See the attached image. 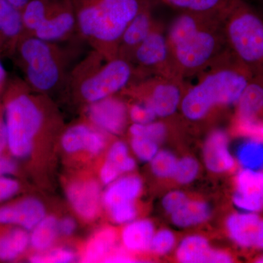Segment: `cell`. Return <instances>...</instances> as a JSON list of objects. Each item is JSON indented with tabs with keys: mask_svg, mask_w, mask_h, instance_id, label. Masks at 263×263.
<instances>
[{
	"mask_svg": "<svg viewBox=\"0 0 263 263\" xmlns=\"http://www.w3.org/2000/svg\"><path fill=\"white\" fill-rule=\"evenodd\" d=\"M224 15L180 12L171 22L166 35L175 66L184 80L201 73L228 50Z\"/></svg>",
	"mask_w": 263,
	"mask_h": 263,
	"instance_id": "6da1fadb",
	"label": "cell"
},
{
	"mask_svg": "<svg viewBox=\"0 0 263 263\" xmlns=\"http://www.w3.org/2000/svg\"><path fill=\"white\" fill-rule=\"evenodd\" d=\"M198 76L196 84L186 87L179 107L183 117L194 123L216 108L235 106L253 78L228 48Z\"/></svg>",
	"mask_w": 263,
	"mask_h": 263,
	"instance_id": "7a4b0ae2",
	"label": "cell"
},
{
	"mask_svg": "<svg viewBox=\"0 0 263 263\" xmlns=\"http://www.w3.org/2000/svg\"><path fill=\"white\" fill-rule=\"evenodd\" d=\"M146 0H71L78 34L108 60L117 57L124 29Z\"/></svg>",
	"mask_w": 263,
	"mask_h": 263,
	"instance_id": "3957f363",
	"label": "cell"
},
{
	"mask_svg": "<svg viewBox=\"0 0 263 263\" xmlns=\"http://www.w3.org/2000/svg\"><path fill=\"white\" fill-rule=\"evenodd\" d=\"M136 67L121 57L108 60L91 50L69 72L64 89L81 103H96L115 96L139 80Z\"/></svg>",
	"mask_w": 263,
	"mask_h": 263,
	"instance_id": "277c9868",
	"label": "cell"
},
{
	"mask_svg": "<svg viewBox=\"0 0 263 263\" xmlns=\"http://www.w3.org/2000/svg\"><path fill=\"white\" fill-rule=\"evenodd\" d=\"M5 108L7 146L19 159L32 153L38 137L51 125V106L48 95L33 91L25 82L15 83Z\"/></svg>",
	"mask_w": 263,
	"mask_h": 263,
	"instance_id": "5b68a950",
	"label": "cell"
},
{
	"mask_svg": "<svg viewBox=\"0 0 263 263\" xmlns=\"http://www.w3.org/2000/svg\"><path fill=\"white\" fill-rule=\"evenodd\" d=\"M15 52L31 89L48 95L65 86L70 72V53L60 43L25 34Z\"/></svg>",
	"mask_w": 263,
	"mask_h": 263,
	"instance_id": "8992f818",
	"label": "cell"
},
{
	"mask_svg": "<svg viewBox=\"0 0 263 263\" xmlns=\"http://www.w3.org/2000/svg\"><path fill=\"white\" fill-rule=\"evenodd\" d=\"M228 50L252 73L263 78V13L247 0H232L223 16Z\"/></svg>",
	"mask_w": 263,
	"mask_h": 263,
	"instance_id": "52a82bcc",
	"label": "cell"
},
{
	"mask_svg": "<svg viewBox=\"0 0 263 263\" xmlns=\"http://www.w3.org/2000/svg\"><path fill=\"white\" fill-rule=\"evenodd\" d=\"M186 83L162 76H149L135 81L121 93L138 98L159 119H167L179 110Z\"/></svg>",
	"mask_w": 263,
	"mask_h": 263,
	"instance_id": "ba28073f",
	"label": "cell"
},
{
	"mask_svg": "<svg viewBox=\"0 0 263 263\" xmlns=\"http://www.w3.org/2000/svg\"><path fill=\"white\" fill-rule=\"evenodd\" d=\"M140 79L149 76H162L183 80L173 60L163 26L156 22L143 42L136 48L132 57Z\"/></svg>",
	"mask_w": 263,
	"mask_h": 263,
	"instance_id": "9c48e42d",
	"label": "cell"
},
{
	"mask_svg": "<svg viewBox=\"0 0 263 263\" xmlns=\"http://www.w3.org/2000/svg\"><path fill=\"white\" fill-rule=\"evenodd\" d=\"M78 34L77 20L71 0H56L32 35L48 42L60 43Z\"/></svg>",
	"mask_w": 263,
	"mask_h": 263,
	"instance_id": "30bf717a",
	"label": "cell"
},
{
	"mask_svg": "<svg viewBox=\"0 0 263 263\" xmlns=\"http://www.w3.org/2000/svg\"><path fill=\"white\" fill-rule=\"evenodd\" d=\"M86 107L88 122L105 134L118 136L127 127L128 107L116 95Z\"/></svg>",
	"mask_w": 263,
	"mask_h": 263,
	"instance_id": "8fae6325",
	"label": "cell"
},
{
	"mask_svg": "<svg viewBox=\"0 0 263 263\" xmlns=\"http://www.w3.org/2000/svg\"><path fill=\"white\" fill-rule=\"evenodd\" d=\"M106 136L89 122L77 123L62 133L61 146L68 154L84 152L96 156L102 153L106 147Z\"/></svg>",
	"mask_w": 263,
	"mask_h": 263,
	"instance_id": "7c38bea8",
	"label": "cell"
},
{
	"mask_svg": "<svg viewBox=\"0 0 263 263\" xmlns=\"http://www.w3.org/2000/svg\"><path fill=\"white\" fill-rule=\"evenodd\" d=\"M230 239L245 249L263 250V219L253 212H239L231 214L226 221Z\"/></svg>",
	"mask_w": 263,
	"mask_h": 263,
	"instance_id": "4fadbf2b",
	"label": "cell"
},
{
	"mask_svg": "<svg viewBox=\"0 0 263 263\" xmlns=\"http://www.w3.org/2000/svg\"><path fill=\"white\" fill-rule=\"evenodd\" d=\"M233 204L246 212L263 209V171L242 168L235 178Z\"/></svg>",
	"mask_w": 263,
	"mask_h": 263,
	"instance_id": "5bb4252c",
	"label": "cell"
},
{
	"mask_svg": "<svg viewBox=\"0 0 263 263\" xmlns=\"http://www.w3.org/2000/svg\"><path fill=\"white\" fill-rule=\"evenodd\" d=\"M67 197L74 212L83 219L91 221L98 217L103 205V193L96 180L81 179L70 183Z\"/></svg>",
	"mask_w": 263,
	"mask_h": 263,
	"instance_id": "9a60e30c",
	"label": "cell"
},
{
	"mask_svg": "<svg viewBox=\"0 0 263 263\" xmlns=\"http://www.w3.org/2000/svg\"><path fill=\"white\" fill-rule=\"evenodd\" d=\"M153 4L152 0H146L124 29L119 42L117 57L131 62L136 48L146 39L157 22L152 14Z\"/></svg>",
	"mask_w": 263,
	"mask_h": 263,
	"instance_id": "2e32d148",
	"label": "cell"
},
{
	"mask_svg": "<svg viewBox=\"0 0 263 263\" xmlns=\"http://www.w3.org/2000/svg\"><path fill=\"white\" fill-rule=\"evenodd\" d=\"M46 216L43 202L29 197L0 209V224H15L24 230H32Z\"/></svg>",
	"mask_w": 263,
	"mask_h": 263,
	"instance_id": "e0dca14e",
	"label": "cell"
},
{
	"mask_svg": "<svg viewBox=\"0 0 263 263\" xmlns=\"http://www.w3.org/2000/svg\"><path fill=\"white\" fill-rule=\"evenodd\" d=\"M205 167L214 174L229 172L235 167V160L229 148V139L224 132H213L203 148Z\"/></svg>",
	"mask_w": 263,
	"mask_h": 263,
	"instance_id": "ac0fdd59",
	"label": "cell"
},
{
	"mask_svg": "<svg viewBox=\"0 0 263 263\" xmlns=\"http://www.w3.org/2000/svg\"><path fill=\"white\" fill-rule=\"evenodd\" d=\"M25 34L22 11L7 0H0V53H14Z\"/></svg>",
	"mask_w": 263,
	"mask_h": 263,
	"instance_id": "d6986e66",
	"label": "cell"
},
{
	"mask_svg": "<svg viewBox=\"0 0 263 263\" xmlns=\"http://www.w3.org/2000/svg\"><path fill=\"white\" fill-rule=\"evenodd\" d=\"M136 167V160L129 156L127 145L122 141H115L110 146L100 169V181L108 186L121 176L130 174Z\"/></svg>",
	"mask_w": 263,
	"mask_h": 263,
	"instance_id": "ffe728a7",
	"label": "cell"
},
{
	"mask_svg": "<svg viewBox=\"0 0 263 263\" xmlns=\"http://www.w3.org/2000/svg\"><path fill=\"white\" fill-rule=\"evenodd\" d=\"M238 122H262L263 78L253 77L241 95L236 105ZM263 123V122H262Z\"/></svg>",
	"mask_w": 263,
	"mask_h": 263,
	"instance_id": "44dd1931",
	"label": "cell"
},
{
	"mask_svg": "<svg viewBox=\"0 0 263 263\" xmlns=\"http://www.w3.org/2000/svg\"><path fill=\"white\" fill-rule=\"evenodd\" d=\"M142 189L141 178L135 175H124L108 185L103 193V205L108 209L118 204L135 202L141 195Z\"/></svg>",
	"mask_w": 263,
	"mask_h": 263,
	"instance_id": "7402d4cb",
	"label": "cell"
},
{
	"mask_svg": "<svg viewBox=\"0 0 263 263\" xmlns=\"http://www.w3.org/2000/svg\"><path fill=\"white\" fill-rule=\"evenodd\" d=\"M176 256L181 263H216L218 250L212 248L205 237L192 235L180 242Z\"/></svg>",
	"mask_w": 263,
	"mask_h": 263,
	"instance_id": "603a6c76",
	"label": "cell"
},
{
	"mask_svg": "<svg viewBox=\"0 0 263 263\" xmlns=\"http://www.w3.org/2000/svg\"><path fill=\"white\" fill-rule=\"evenodd\" d=\"M155 229L148 219H135L126 224L121 234L122 245L128 252H143L149 250Z\"/></svg>",
	"mask_w": 263,
	"mask_h": 263,
	"instance_id": "cb8c5ba5",
	"label": "cell"
},
{
	"mask_svg": "<svg viewBox=\"0 0 263 263\" xmlns=\"http://www.w3.org/2000/svg\"><path fill=\"white\" fill-rule=\"evenodd\" d=\"M117 241V232L111 228L99 230L87 242L83 254L84 262L103 261L113 252Z\"/></svg>",
	"mask_w": 263,
	"mask_h": 263,
	"instance_id": "d4e9b609",
	"label": "cell"
},
{
	"mask_svg": "<svg viewBox=\"0 0 263 263\" xmlns=\"http://www.w3.org/2000/svg\"><path fill=\"white\" fill-rule=\"evenodd\" d=\"M180 12L200 14L223 15L232 0H152Z\"/></svg>",
	"mask_w": 263,
	"mask_h": 263,
	"instance_id": "484cf974",
	"label": "cell"
},
{
	"mask_svg": "<svg viewBox=\"0 0 263 263\" xmlns=\"http://www.w3.org/2000/svg\"><path fill=\"white\" fill-rule=\"evenodd\" d=\"M212 208L208 202L202 200H190L171 216L175 226L180 228L198 226L210 219Z\"/></svg>",
	"mask_w": 263,
	"mask_h": 263,
	"instance_id": "4316f807",
	"label": "cell"
},
{
	"mask_svg": "<svg viewBox=\"0 0 263 263\" xmlns=\"http://www.w3.org/2000/svg\"><path fill=\"white\" fill-rule=\"evenodd\" d=\"M57 218L46 216L34 227L29 234V245L37 252L48 250L60 233Z\"/></svg>",
	"mask_w": 263,
	"mask_h": 263,
	"instance_id": "83f0119b",
	"label": "cell"
},
{
	"mask_svg": "<svg viewBox=\"0 0 263 263\" xmlns=\"http://www.w3.org/2000/svg\"><path fill=\"white\" fill-rule=\"evenodd\" d=\"M29 245L27 230L18 228L0 237V260L12 261L24 253Z\"/></svg>",
	"mask_w": 263,
	"mask_h": 263,
	"instance_id": "f1b7e54d",
	"label": "cell"
},
{
	"mask_svg": "<svg viewBox=\"0 0 263 263\" xmlns=\"http://www.w3.org/2000/svg\"><path fill=\"white\" fill-rule=\"evenodd\" d=\"M56 0H31L22 10L25 33L32 34L43 23Z\"/></svg>",
	"mask_w": 263,
	"mask_h": 263,
	"instance_id": "f546056e",
	"label": "cell"
},
{
	"mask_svg": "<svg viewBox=\"0 0 263 263\" xmlns=\"http://www.w3.org/2000/svg\"><path fill=\"white\" fill-rule=\"evenodd\" d=\"M236 157L243 168L262 170L263 141L249 138L238 147Z\"/></svg>",
	"mask_w": 263,
	"mask_h": 263,
	"instance_id": "4dcf8cb0",
	"label": "cell"
},
{
	"mask_svg": "<svg viewBox=\"0 0 263 263\" xmlns=\"http://www.w3.org/2000/svg\"><path fill=\"white\" fill-rule=\"evenodd\" d=\"M178 159L167 150H160L149 162L152 173L160 179L174 177Z\"/></svg>",
	"mask_w": 263,
	"mask_h": 263,
	"instance_id": "1f68e13d",
	"label": "cell"
},
{
	"mask_svg": "<svg viewBox=\"0 0 263 263\" xmlns=\"http://www.w3.org/2000/svg\"><path fill=\"white\" fill-rule=\"evenodd\" d=\"M200 172V164L192 157H184L178 160L174 179L180 184L186 185L193 182Z\"/></svg>",
	"mask_w": 263,
	"mask_h": 263,
	"instance_id": "d6a6232c",
	"label": "cell"
},
{
	"mask_svg": "<svg viewBox=\"0 0 263 263\" xmlns=\"http://www.w3.org/2000/svg\"><path fill=\"white\" fill-rule=\"evenodd\" d=\"M130 147L137 158L145 162H150L160 151V143L143 136H131Z\"/></svg>",
	"mask_w": 263,
	"mask_h": 263,
	"instance_id": "836d02e7",
	"label": "cell"
},
{
	"mask_svg": "<svg viewBox=\"0 0 263 263\" xmlns=\"http://www.w3.org/2000/svg\"><path fill=\"white\" fill-rule=\"evenodd\" d=\"M130 136H143L161 143L167 135V127L163 122H154L146 124H132L129 128Z\"/></svg>",
	"mask_w": 263,
	"mask_h": 263,
	"instance_id": "e575fe53",
	"label": "cell"
},
{
	"mask_svg": "<svg viewBox=\"0 0 263 263\" xmlns=\"http://www.w3.org/2000/svg\"><path fill=\"white\" fill-rule=\"evenodd\" d=\"M76 254L68 249H56L37 252L29 259L33 263H70L75 261Z\"/></svg>",
	"mask_w": 263,
	"mask_h": 263,
	"instance_id": "d590c367",
	"label": "cell"
},
{
	"mask_svg": "<svg viewBox=\"0 0 263 263\" xmlns=\"http://www.w3.org/2000/svg\"><path fill=\"white\" fill-rule=\"evenodd\" d=\"M176 243V236L171 230H160L154 234L149 250L157 255H165L174 249Z\"/></svg>",
	"mask_w": 263,
	"mask_h": 263,
	"instance_id": "8d00e7d4",
	"label": "cell"
},
{
	"mask_svg": "<svg viewBox=\"0 0 263 263\" xmlns=\"http://www.w3.org/2000/svg\"><path fill=\"white\" fill-rule=\"evenodd\" d=\"M112 221L119 224H126L135 220L137 209L135 202L118 204L107 209Z\"/></svg>",
	"mask_w": 263,
	"mask_h": 263,
	"instance_id": "74e56055",
	"label": "cell"
},
{
	"mask_svg": "<svg viewBox=\"0 0 263 263\" xmlns=\"http://www.w3.org/2000/svg\"><path fill=\"white\" fill-rule=\"evenodd\" d=\"M128 116L133 124H146L157 119L154 112L145 104L140 102L133 103L128 108Z\"/></svg>",
	"mask_w": 263,
	"mask_h": 263,
	"instance_id": "f35d334b",
	"label": "cell"
},
{
	"mask_svg": "<svg viewBox=\"0 0 263 263\" xmlns=\"http://www.w3.org/2000/svg\"><path fill=\"white\" fill-rule=\"evenodd\" d=\"M188 200L186 194L179 190H174L164 195L162 200V208L164 212L172 215L179 211Z\"/></svg>",
	"mask_w": 263,
	"mask_h": 263,
	"instance_id": "ab89813d",
	"label": "cell"
},
{
	"mask_svg": "<svg viewBox=\"0 0 263 263\" xmlns=\"http://www.w3.org/2000/svg\"><path fill=\"white\" fill-rule=\"evenodd\" d=\"M19 184L15 180L0 176V202L8 200L18 193Z\"/></svg>",
	"mask_w": 263,
	"mask_h": 263,
	"instance_id": "60d3db41",
	"label": "cell"
},
{
	"mask_svg": "<svg viewBox=\"0 0 263 263\" xmlns=\"http://www.w3.org/2000/svg\"><path fill=\"white\" fill-rule=\"evenodd\" d=\"M58 228L60 233L66 236H69L76 231V221L71 217L63 218L61 220L59 221Z\"/></svg>",
	"mask_w": 263,
	"mask_h": 263,
	"instance_id": "b9f144b4",
	"label": "cell"
},
{
	"mask_svg": "<svg viewBox=\"0 0 263 263\" xmlns=\"http://www.w3.org/2000/svg\"><path fill=\"white\" fill-rule=\"evenodd\" d=\"M104 262L110 263H129L135 262L136 259L133 258L131 256L128 255L125 252L122 251H117V252H112L109 254L108 257L103 260Z\"/></svg>",
	"mask_w": 263,
	"mask_h": 263,
	"instance_id": "7bdbcfd3",
	"label": "cell"
},
{
	"mask_svg": "<svg viewBox=\"0 0 263 263\" xmlns=\"http://www.w3.org/2000/svg\"><path fill=\"white\" fill-rule=\"evenodd\" d=\"M16 165L13 161L0 157V176H5L14 172Z\"/></svg>",
	"mask_w": 263,
	"mask_h": 263,
	"instance_id": "ee69618b",
	"label": "cell"
},
{
	"mask_svg": "<svg viewBox=\"0 0 263 263\" xmlns=\"http://www.w3.org/2000/svg\"><path fill=\"white\" fill-rule=\"evenodd\" d=\"M7 134L4 121L0 120V153L7 146Z\"/></svg>",
	"mask_w": 263,
	"mask_h": 263,
	"instance_id": "f6af8a7d",
	"label": "cell"
},
{
	"mask_svg": "<svg viewBox=\"0 0 263 263\" xmlns=\"http://www.w3.org/2000/svg\"><path fill=\"white\" fill-rule=\"evenodd\" d=\"M10 4L13 5L15 8H18L22 11V9L26 6L31 0H7Z\"/></svg>",
	"mask_w": 263,
	"mask_h": 263,
	"instance_id": "bcb514c9",
	"label": "cell"
},
{
	"mask_svg": "<svg viewBox=\"0 0 263 263\" xmlns=\"http://www.w3.org/2000/svg\"><path fill=\"white\" fill-rule=\"evenodd\" d=\"M7 72L5 70L4 65L0 60V87L3 86L6 82Z\"/></svg>",
	"mask_w": 263,
	"mask_h": 263,
	"instance_id": "7dc6e473",
	"label": "cell"
},
{
	"mask_svg": "<svg viewBox=\"0 0 263 263\" xmlns=\"http://www.w3.org/2000/svg\"><path fill=\"white\" fill-rule=\"evenodd\" d=\"M254 2H255L257 4H258L259 6L262 8V9L263 10V0H254Z\"/></svg>",
	"mask_w": 263,
	"mask_h": 263,
	"instance_id": "c3c4849f",
	"label": "cell"
},
{
	"mask_svg": "<svg viewBox=\"0 0 263 263\" xmlns=\"http://www.w3.org/2000/svg\"><path fill=\"white\" fill-rule=\"evenodd\" d=\"M255 262L257 263H263V255L260 256V257L256 259Z\"/></svg>",
	"mask_w": 263,
	"mask_h": 263,
	"instance_id": "681fc988",
	"label": "cell"
}]
</instances>
